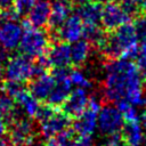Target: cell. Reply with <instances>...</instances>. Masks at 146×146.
I'll return each instance as SVG.
<instances>
[{"label":"cell","instance_id":"44dd1931","mask_svg":"<svg viewBox=\"0 0 146 146\" xmlns=\"http://www.w3.org/2000/svg\"><path fill=\"white\" fill-rule=\"evenodd\" d=\"M91 44L86 39H80L72 43L71 46V63L75 66H81L84 64L90 55Z\"/></svg>","mask_w":146,"mask_h":146},{"label":"cell","instance_id":"ac0fdd59","mask_svg":"<svg viewBox=\"0 0 146 146\" xmlns=\"http://www.w3.org/2000/svg\"><path fill=\"white\" fill-rule=\"evenodd\" d=\"M13 99H14L15 104H17L21 107L22 113H24L29 117L36 116V113L40 108V103H39L40 100H38L35 97H33L26 88L21 90Z\"/></svg>","mask_w":146,"mask_h":146},{"label":"cell","instance_id":"d4e9b609","mask_svg":"<svg viewBox=\"0 0 146 146\" xmlns=\"http://www.w3.org/2000/svg\"><path fill=\"white\" fill-rule=\"evenodd\" d=\"M14 111H15L14 99L5 92L0 94V115L8 119L13 114Z\"/></svg>","mask_w":146,"mask_h":146},{"label":"cell","instance_id":"ffe728a7","mask_svg":"<svg viewBox=\"0 0 146 146\" xmlns=\"http://www.w3.org/2000/svg\"><path fill=\"white\" fill-rule=\"evenodd\" d=\"M102 5L98 2H87L80 5L76 11V15L81 18L83 24H98L102 16Z\"/></svg>","mask_w":146,"mask_h":146},{"label":"cell","instance_id":"3957f363","mask_svg":"<svg viewBox=\"0 0 146 146\" xmlns=\"http://www.w3.org/2000/svg\"><path fill=\"white\" fill-rule=\"evenodd\" d=\"M49 46V35L39 27H34L27 24L23 30L21 41H19V49L22 54L31 57V58H39L44 55Z\"/></svg>","mask_w":146,"mask_h":146},{"label":"cell","instance_id":"60d3db41","mask_svg":"<svg viewBox=\"0 0 146 146\" xmlns=\"http://www.w3.org/2000/svg\"><path fill=\"white\" fill-rule=\"evenodd\" d=\"M13 146H22V145H13Z\"/></svg>","mask_w":146,"mask_h":146},{"label":"cell","instance_id":"7c38bea8","mask_svg":"<svg viewBox=\"0 0 146 146\" xmlns=\"http://www.w3.org/2000/svg\"><path fill=\"white\" fill-rule=\"evenodd\" d=\"M88 102H89V95L87 92V89L75 88L74 90H71L70 95L63 103L62 108L63 112L72 119L80 115L87 108Z\"/></svg>","mask_w":146,"mask_h":146},{"label":"cell","instance_id":"2e32d148","mask_svg":"<svg viewBox=\"0 0 146 146\" xmlns=\"http://www.w3.org/2000/svg\"><path fill=\"white\" fill-rule=\"evenodd\" d=\"M27 13V23L31 26L42 29L48 25L49 15H50V3L47 0H38L34 2Z\"/></svg>","mask_w":146,"mask_h":146},{"label":"cell","instance_id":"30bf717a","mask_svg":"<svg viewBox=\"0 0 146 146\" xmlns=\"http://www.w3.org/2000/svg\"><path fill=\"white\" fill-rule=\"evenodd\" d=\"M50 33H55L56 38H58L67 43H73L82 38L83 22L76 14L70 15L66 18V21L55 32H50Z\"/></svg>","mask_w":146,"mask_h":146},{"label":"cell","instance_id":"484cf974","mask_svg":"<svg viewBox=\"0 0 146 146\" xmlns=\"http://www.w3.org/2000/svg\"><path fill=\"white\" fill-rule=\"evenodd\" d=\"M132 25H133V29H135L138 40L146 39V14L138 13Z\"/></svg>","mask_w":146,"mask_h":146},{"label":"cell","instance_id":"836d02e7","mask_svg":"<svg viewBox=\"0 0 146 146\" xmlns=\"http://www.w3.org/2000/svg\"><path fill=\"white\" fill-rule=\"evenodd\" d=\"M7 60V50L0 44V65Z\"/></svg>","mask_w":146,"mask_h":146},{"label":"cell","instance_id":"d6986e66","mask_svg":"<svg viewBox=\"0 0 146 146\" xmlns=\"http://www.w3.org/2000/svg\"><path fill=\"white\" fill-rule=\"evenodd\" d=\"M122 138L127 146H141L144 143V130L138 122H125L121 129Z\"/></svg>","mask_w":146,"mask_h":146},{"label":"cell","instance_id":"6da1fadb","mask_svg":"<svg viewBox=\"0 0 146 146\" xmlns=\"http://www.w3.org/2000/svg\"><path fill=\"white\" fill-rule=\"evenodd\" d=\"M104 98L111 103L125 99L133 106H145L146 95L138 66L127 58L108 59L104 66Z\"/></svg>","mask_w":146,"mask_h":146},{"label":"cell","instance_id":"4fadbf2b","mask_svg":"<svg viewBox=\"0 0 146 146\" xmlns=\"http://www.w3.org/2000/svg\"><path fill=\"white\" fill-rule=\"evenodd\" d=\"M23 27L17 21H3L0 24V44L8 51L18 47Z\"/></svg>","mask_w":146,"mask_h":146},{"label":"cell","instance_id":"277c9868","mask_svg":"<svg viewBox=\"0 0 146 146\" xmlns=\"http://www.w3.org/2000/svg\"><path fill=\"white\" fill-rule=\"evenodd\" d=\"M3 76L6 80L24 83L34 76V63L24 54L15 55L7 59Z\"/></svg>","mask_w":146,"mask_h":146},{"label":"cell","instance_id":"1f68e13d","mask_svg":"<svg viewBox=\"0 0 146 146\" xmlns=\"http://www.w3.org/2000/svg\"><path fill=\"white\" fill-rule=\"evenodd\" d=\"M7 128H8V124L6 119L2 115H0V137L5 136V133L7 132Z\"/></svg>","mask_w":146,"mask_h":146},{"label":"cell","instance_id":"e575fe53","mask_svg":"<svg viewBox=\"0 0 146 146\" xmlns=\"http://www.w3.org/2000/svg\"><path fill=\"white\" fill-rule=\"evenodd\" d=\"M13 3H14V0H0V9L10 7L13 6Z\"/></svg>","mask_w":146,"mask_h":146},{"label":"cell","instance_id":"ba28073f","mask_svg":"<svg viewBox=\"0 0 146 146\" xmlns=\"http://www.w3.org/2000/svg\"><path fill=\"white\" fill-rule=\"evenodd\" d=\"M71 123V117L67 114H65L63 111L58 112L55 110L49 116L40 121V132L43 137L51 138L67 130Z\"/></svg>","mask_w":146,"mask_h":146},{"label":"cell","instance_id":"d6a6232c","mask_svg":"<svg viewBox=\"0 0 146 146\" xmlns=\"http://www.w3.org/2000/svg\"><path fill=\"white\" fill-rule=\"evenodd\" d=\"M139 124L141 125L143 130L146 131V111L139 115Z\"/></svg>","mask_w":146,"mask_h":146},{"label":"cell","instance_id":"8d00e7d4","mask_svg":"<svg viewBox=\"0 0 146 146\" xmlns=\"http://www.w3.org/2000/svg\"><path fill=\"white\" fill-rule=\"evenodd\" d=\"M90 1H92V0H72V2H74V3H76V5H83V3H87V2H90Z\"/></svg>","mask_w":146,"mask_h":146},{"label":"cell","instance_id":"5b68a950","mask_svg":"<svg viewBox=\"0 0 146 146\" xmlns=\"http://www.w3.org/2000/svg\"><path fill=\"white\" fill-rule=\"evenodd\" d=\"M9 140L13 145L29 146L33 140H35L34 127L29 119L23 116L22 112L15 110L9 116Z\"/></svg>","mask_w":146,"mask_h":146},{"label":"cell","instance_id":"8992f818","mask_svg":"<svg viewBox=\"0 0 146 146\" xmlns=\"http://www.w3.org/2000/svg\"><path fill=\"white\" fill-rule=\"evenodd\" d=\"M51 75L55 79V84L47 98L49 105L52 107L62 106L67 96L72 90V83L68 78V71L66 67L62 68H54Z\"/></svg>","mask_w":146,"mask_h":146},{"label":"cell","instance_id":"f546056e","mask_svg":"<svg viewBox=\"0 0 146 146\" xmlns=\"http://www.w3.org/2000/svg\"><path fill=\"white\" fill-rule=\"evenodd\" d=\"M138 62H144L146 63V39L141 40V43L138 44Z\"/></svg>","mask_w":146,"mask_h":146},{"label":"cell","instance_id":"cb8c5ba5","mask_svg":"<svg viewBox=\"0 0 146 146\" xmlns=\"http://www.w3.org/2000/svg\"><path fill=\"white\" fill-rule=\"evenodd\" d=\"M68 78L72 83V86H75L76 88H83V89H89L92 87V83L90 79L81 71V70H72L68 71Z\"/></svg>","mask_w":146,"mask_h":146},{"label":"cell","instance_id":"e0dca14e","mask_svg":"<svg viewBox=\"0 0 146 146\" xmlns=\"http://www.w3.org/2000/svg\"><path fill=\"white\" fill-rule=\"evenodd\" d=\"M54 84H55L54 76L51 74H48L47 72H44L42 74L34 76L33 81L30 84L29 91L38 100H44L48 98Z\"/></svg>","mask_w":146,"mask_h":146},{"label":"cell","instance_id":"5bb4252c","mask_svg":"<svg viewBox=\"0 0 146 146\" xmlns=\"http://www.w3.org/2000/svg\"><path fill=\"white\" fill-rule=\"evenodd\" d=\"M46 59L49 66H52L54 68L67 67L71 64V46L65 41L54 43L49 49Z\"/></svg>","mask_w":146,"mask_h":146},{"label":"cell","instance_id":"9a60e30c","mask_svg":"<svg viewBox=\"0 0 146 146\" xmlns=\"http://www.w3.org/2000/svg\"><path fill=\"white\" fill-rule=\"evenodd\" d=\"M72 13V0H55L50 5V15L48 26L50 32H55L71 15Z\"/></svg>","mask_w":146,"mask_h":146},{"label":"cell","instance_id":"d590c367","mask_svg":"<svg viewBox=\"0 0 146 146\" xmlns=\"http://www.w3.org/2000/svg\"><path fill=\"white\" fill-rule=\"evenodd\" d=\"M0 146H9V140L6 139L3 136L0 137Z\"/></svg>","mask_w":146,"mask_h":146},{"label":"cell","instance_id":"ab89813d","mask_svg":"<svg viewBox=\"0 0 146 146\" xmlns=\"http://www.w3.org/2000/svg\"><path fill=\"white\" fill-rule=\"evenodd\" d=\"M2 78H3V68H2V66L0 65V84H1V82H2Z\"/></svg>","mask_w":146,"mask_h":146},{"label":"cell","instance_id":"7402d4cb","mask_svg":"<svg viewBox=\"0 0 146 146\" xmlns=\"http://www.w3.org/2000/svg\"><path fill=\"white\" fill-rule=\"evenodd\" d=\"M82 38H84L91 46H96L99 48L104 42L106 34L104 27L99 26L98 24H83Z\"/></svg>","mask_w":146,"mask_h":146},{"label":"cell","instance_id":"7a4b0ae2","mask_svg":"<svg viewBox=\"0 0 146 146\" xmlns=\"http://www.w3.org/2000/svg\"><path fill=\"white\" fill-rule=\"evenodd\" d=\"M99 49L108 59L135 58L138 52V38L133 25L128 22L111 31V34L106 35Z\"/></svg>","mask_w":146,"mask_h":146},{"label":"cell","instance_id":"9c48e42d","mask_svg":"<svg viewBox=\"0 0 146 146\" xmlns=\"http://www.w3.org/2000/svg\"><path fill=\"white\" fill-rule=\"evenodd\" d=\"M130 21V15H128L119 3L108 2L102 8L100 22L106 31H114L119 26Z\"/></svg>","mask_w":146,"mask_h":146},{"label":"cell","instance_id":"83f0119b","mask_svg":"<svg viewBox=\"0 0 146 146\" xmlns=\"http://www.w3.org/2000/svg\"><path fill=\"white\" fill-rule=\"evenodd\" d=\"M103 146H127L122 136L116 132V133H112V135H107L106 139L103 143Z\"/></svg>","mask_w":146,"mask_h":146},{"label":"cell","instance_id":"f1b7e54d","mask_svg":"<svg viewBox=\"0 0 146 146\" xmlns=\"http://www.w3.org/2000/svg\"><path fill=\"white\" fill-rule=\"evenodd\" d=\"M38 0H14V3H13V6L17 9V11L22 15V14H25L29 9H30V7L34 3V2H36Z\"/></svg>","mask_w":146,"mask_h":146},{"label":"cell","instance_id":"8fae6325","mask_svg":"<svg viewBox=\"0 0 146 146\" xmlns=\"http://www.w3.org/2000/svg\"><path fill=\"white\" fill-rule=\"evenodd\" d=\"M97 111H94L87 106V108L78 116L74 117L72 124V131L78 137H92L97 129Z\"/></svg>","mask_w":146,"mask_h":146},{"label":"cell","instance_id":"4316f807","mask_svg":"<svg viewBox=\"0 0 146 146\" xmlns=\"http://www.w3.org/2000/svg\"><path fill=\"white\" fill-rule=\"evenodd\" d=\"M25 87L23 86V83L19 82H15V81H9L6 80L2 84V92L9 95L11 98H14L21 90H23Z\"/></svg>","mask_w":146,"mask_h":146},{"label":"cell","instance_id":"4dcf8cb0","mask_svg":"<svg viewBox=\"0 0 146 146\" xmlns=\"http://www.w3.org/2000/svg\"><path fill=\"white\" fill-rule=\"evenodd\" d=\"M75 143L76 146H92L91 137H79V139Z\"/></svg>","mask_w":146,"mask_h":146},{"label":"cell","instance_id":"52a82bcc","mask_svg":"<svg viewBox=\"0 0 146 146\" xmlns=\"http://www.w3.org/2000/svg\"><path fill=\"white\" fill-rule=\"evenodd\" d=\"M124 124L123 116L116 106L105 105L97 114V128L103 135H112L121 131Z\"/></svg>","mask_w":146,"mask_h":146},{"label":"cell","instance_id":"603a6c76","mask_svg":"<svg viewBox=\"0 0 146 146\" xmlns=\"http://www.w3.org/2000/svg\"><path fill=\"white\" fill-rule=\"evenodd\" d=\"M44 146H76V143L73 139V131L67 129L55 137L48 138Z\"/></svg>","mask_w":146,"mask_h":146},{"label":"cell","instance_id":"74e56055","mask_svg":"<svg viewBox=\"0 0 146 146\" xmlns=\"http://www.w3.org/2000/svg\"><path fill=\"white\" fill-rule=\"evenodd\" d=\"M96 2L100 3V5H105V3H108V2H112L113 0H95Z\"/></svg>","mask_w":146,"mask_h":146},{"label":"cell","instance_id":"f35d334b","mask_svg":"<svg viewBox=\"0 0 146 146\" xmlns=\"http://www.w3.org/2000/svg\"><path fill=\"white\" fill-rule=\"evenodd\" d=\"M140 6H141V8H143L144 13L146 14V0H141V3H140Z\"/></svg>","mask_w":146,"mask_h":146}]
</instances>
